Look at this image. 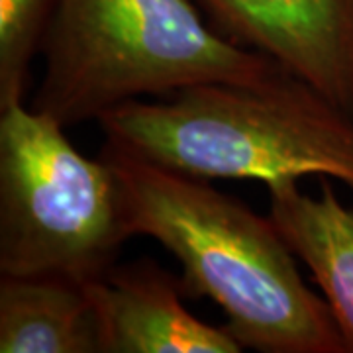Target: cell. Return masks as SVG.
<instances>
[{
	"label": "cell",
	"mask_w": 353,
	"mask_h": 353,
	"mask_svg": "<svg viewBox=\"0 0 353 353\" xmlns=\"http://www.w3.org/2000/svg\"><path fill=\"white\" fill-rule=\"evenodd\" d=\"M320 194L299 189L287 179L269 190V218L290 252L306 265L334 316L345 352L353 353V206H345L320 176Z\"/></svg>",
	"instance_id": "obj_7"
},
{
	"label": "cell",
	"mask_w": 353,
	"mask_h": 353,
	"mask_svg": "<svg viewBox=\"0 0 353 353\" xmlns=\"http://www.w3.org/2000/svg\"><path fill=\"white\" fill-rule=\"evenodd\" d=\"M110 163L88 159L50 114L0 110V273L87 283L130 240Z\"/></svg>",
	"instance_id": "obj_4"
},
{
	"label": "cell",
	"mask_w": 353,
	"mask_h": 353,
	"mask_svg": "<svg viewBox=\"0 0 353 353\" xmlns=\"http://www.w3.org/2000/svg\"><path fill=\"white\" fill-rule=\"evenodd\" d=\"M101 155L120 183L132 236L159 241L183 267L185 294L216 303L243 350L347 353L322 296L271 218L210 181L145 161L110 141Z\"/></svg>",
	"instance_id": "obj_1"
},
{
	"label": "cell",
	"mask_w": 353,
	"mask_h": 353,
	"mask_svg": "<svg viewBox=\"0 0 353 353\" xmlns=\"http://www.w3.org/2000/svg\"><path fill=\"white\" fill-rule=\"evenodd\" d=\"M0 353H101L83 283L53 275H2Z\"/></svg>",
	"instance_id": "obj_8"
},
{
	"label": "cell",
	"mask_w": 353,
	"mask_h": 353,
	"mask_svg": "<svg viewBox=\"0 0 353 353\" xmlns=\"http://www.w3.org/2000/svg\"><path fill=\"white\" fill-rule=\"evenodd\" d=\"M57 0H0V110L22 104Z\"/></svg>",
	"instance_id": "obj_9"
},
{
	"label": "cell",
	"mask_w": 353,
	"mask_h": 353,
	"mask_svg": "<svg viewBox=\"0 0 353 353\" xmlns=\"http://www.w3.org/2000/svg\"><path fill=\"white\" fill-rule=\"evenodd\" d=\"M230 41L257 51L353 118V0H194Z\"/></svg>",
	"instance_id": "obj_5"
},
{
	"label": "cell",
	"mask_w": 353,
	"mask_h": 353,
	"mask_svg": "<svg viewBox=\"0 0 353 353\" xmlns=\"http://www.w3.org/2000/svg\"><path fill=\"white\" fill-rule=\"evenodd\" d=\"M41 53L46 71L32 108L65 128L141 97L281 71L204 24L190 0H57Z\"/></svg>",
	"instance_id": "obj_3"
},
{
	"label": "cell",
	"mask_w": 353,
	"mask_h": 353,
	"mask_svg": "<svg viewBox=\"0 0 353 353\" xmlns=\"http://www.w3.org/2000/svg\"><path fill=\"white\" fill-rule=\"evenodd\" d=\"M97 122L106 141L176 173L265 185L330 176L353 190V118L285 69L124 102Z\"/></svg>",
	"instance_id": "obj_2"
},
{
	"label": "cell",
	"mask_w": 353,
	"mask_h": 353,
	"mask_svg": "<svg viewBox=\"0 0 353 353\" xmlns=\"http://www.w3.org/2000/svg\"><path fill=\"white\" fill-rule=\"evenodd\" d=\"M83 287L97 318L101 353L243 352L224 326H210L187 310L181 279L153 259L114 263Z\"/></svg>",
	"instance_id": "obj_6"
}]
</instances>
